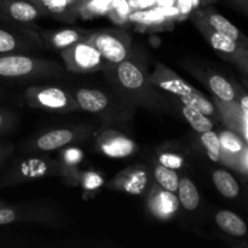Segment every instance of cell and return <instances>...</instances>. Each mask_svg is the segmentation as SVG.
I'll return each mask as SVG.
<instances>
[{"instance_id":"cell-31","label":"cell","mask_w":248,"mask_h":248,"mask_svg":"<svg viewBox=\"0 0 248 248\" xmlns=\"http://www.w3.org/2000/svg\"><path fill=\"white\" fill-rule=\"evenodd\" d=\"M157 162L165 167H169L171 170H181L186 164L183 155L174 152H159L157 153Z\"/></svg>"},{"instance_id":"cell-36","label":"cell","mask_w":248,"mask_h":248,"mask_svg":"<svg viewBox=\"0 0 248 248\" xmlns=\"http://www.w3.org/2000/svg\"><path fill=\"white\" fill-rule=\"evenodd\" d=\"M0 207H2V206H0Z\"/></svg>"},{"instance_id":"cell-22","label":"cell","mask_w":248,"mask_h":248,"mask_svg":"<svg viewBox=\"0 0 248 248\" xmlns=\"http://www.w3.org/2000/svg\"><path fill=\"white\" fill-rule=\"evenodd\" d=\"M0 10L14 22L28 24L43 17V12L28 0H0Z\"/></svg>"},{"instance_id":"cell-30","label":"cell","mask_w":248,"mask_h":248,"mask_svg":"<svg viewBox=\"0 0 248 248\" xmlns=\"http://www.w3.org/2000/svg\"><path fill=\"white\" fill-rule=\"evenodd\" d=\"M199 140H200L201 145H202V148L205 149L206 155L208 156V159L212 160L213 162H220V154H222V150H220V142L217 133L213 130L201 132Z\"/></svg>"},{"instance_id":"cell-16","label":"cell","mask_w":248,"mask_h":248,"mask_svg":"<svg viewBox=\"0 0 248 248\" xmlns=\"http://www.w3.org/2000/svg\"><path fill=\"white\" fill-rule=\"evenodd\" d=\"M35 5L44 16H51L65 23H73L81 16L89 0H28Z\"/></svg>"},{"instance_id":"cell-11","label":"cell","mask_w":248,"mask_h":248,"mask_svg":"<svg viewBox=\"0 0 248 248\" xmlns=\"http://www.w3.org/2000/svg\"><path fill=\"white\" fill-rule=\"evenodd\" d=\"M154 183L152 171L145 165H132L106 182L104 186L108 190L120 191L130 195L145 196L150 186Z\"/></svg>"},{"instance_id":"cell-27","label":"cell","mask_w":248,"mask_h":248,"mask_svg":"<svg viewBox=\"0 0 248 248\" xmlns=\"http://www.w3.org/2000/svg\"><path fill=\"white\" fill-rule=\"evenodd\" d=\"M212 182L220 195L227 199H235L240 194V186L236 179L227 170L218 169L212 173Z\"/></svg>"},{"instance_id":"cell-20","label":"cell","mask_w":248,"mask_h":248,"mask_svg":"<svg viewBox=\"0 0 248 248\" xmlns=\"http://www.w3.org/2000/svg\"><path fill=\"white\" fill-rule=\"evenodd\" d=\"M128 18L140 31L155 33V31H171L173 28V19L169 15L162 14L157 10H147L131 14Z\"/></svg>"},{"instance_id":"cell-34","label":"cell","mask_w":248,"mask_h":248,"mask_svg":"<svg viewBox=\"0 0 248 248\" xmlns=\"http://www.w3.org/2000/svg\"><path fill=\"white\" fill-rule=\"evenodd\" d=\"M12 153V147H10V148H7L6 150H0V160H1V157H2V155H5V154H11Z\"/></svg>"},{"instance_id":"cell-21","label":"cell","mask_w":248,"mask_h":248,"mask_svg":"<svg viewBox=\"0 0 248 248\" xmlns=\"http://www.w3.org/2000/svg\"><path fill=\"white\" fill-rule=\"evenodd\" d=\"M213 102L217 104V108L219 110V115L222 120L224 121L228 128L237 135L241 136L245 140H247V124L248 115H245L240 109L237 99L234 102H223L218 98H213Z\"/></svg>"},{"instance_id":"cell-24","label":"cell","mask_w":248,"mask_h":248,"mask_svg":"<svg viewBox=\"0 0 248 248\" xmlns=\"http://www.w3.org/2000/svg\"><path fill=\"white\" fill-rule=\"evenodd\" d=\"M205 82L213 92L216 98L223 102H234L237 99V90L232 82L217 73H207Z\"/></svg>"},{"instance_id":"cell-1","label":"cell","mask_w":248,"mask_h":248,"mask_svg":"<svg viewBox=\"0 0 248 248\" xmlns=\"http://www.w3.org/2000/svg\"><path fill=\"white\" fill-rule=\"evenodd\" d=\"M102 72L111 90L132 106L154 114H170L174 110L173 102L150 82L147 57L138 47H133L123 62L108 63Z\"/></svg>"},{"instance_id":"cell-29","label":"cell","mask_w":248,"mask_h":248,"mask_svg":"<svg viewBox=\"0 0 248 248\" xmlns=\"http://www.w3.org/2000/svg\"><path fill=\"white\" fill-rule=\"evenodd\" d=\"M104 183H106V181H104L103 176L98 172L93 171V170L80 171L79 178H78V186H80L84 190V198H86L87 194H90V196L93 195V193L103 188Z\"/></svg>"},{"instance_id":"cell-7","label":"cell","mask_w":248,"mask_h":248,"mask_svg":"<svg viewBox=\"0 0 248 248\" xmlns=\"http://www.w3.org/2000/svg\"><path fill=\"white\" fill-rule=\"evenodd\" d=\"M27 106L56 114H69L80 108L72 92L56 86H29L24 91Z\"/></svg>"},{"instance_id":"cell-3","label":"cell","mask_w":248,"mask_h":248,"mask_svg":"<svg viewBox=\"0 0 248 248\" xmlns=\"http://www.w3.org/2000/svg\"><path fill=\"white\" fill-rule=\"evenodd\" d=\"M153 86L173 102H181L198 109L207 116L216 115V107L199 90L182 79L176 72L162 63H157L149 74Z\"/></svg>"},{"instance_id":"cell-15","label":"cell","mask_w":248,"mask_h":248,"mask_svg":"<svg viewBox=\"0 0 248 248\" xmlns=\"http://www.w3.org/2000/svg\"><path fill=\"white\" fill-rule=\"evenodd\" d=\"M145 199L148 211L157 220H170L178 212L179 201L177 194L161 188L155 182L148 190Z\"/></svg>"},{"instance_id":"cell-9","label":"cell","mask_w":248,"mask_h":248,"mask_svg":"<svg viewBox=\"0 0 248 248\" xmlns=\"http://www.w3.org/2000/svg\"><path fill=\"white\" fill-rule=\"evenodd\" d=\"M64 220V213L47 203H22L14 207H0V225L12 223H41L56 225Z\"/></svg>"},{"instance_id":"cell-8","label":"cell","mask_w":248,"mask_h":248,"mask_svg":"<svg viewBox=\"0 0 248 248\" xmlns=\"http://www.w3.org/2000/svg\"><path fill=\"white\" fill-rule=\"evenodd\" d=\"M108 63L123 62L132 52V35L120 28L92 31L87 39Z\"/></svg>"},{"instance_id":"cell-23","label":"cell","mask_w":248,"mask_h":248,"mask_svg":"<svg viewBox=\"0 0 248 248\" xmlns=\"http://www.w3.org/2000/svg\"><path fill=\"white\" fill-rule=\"evenodd\" d=\"M215 222L222 232L230 236L240 239V237H245L247 235V225L245 220L232 211H218L215 216Z\"/></svg>"},{"instance_id":"cell-25","label":"cell","mask_w":248,"mask_h":248,"mask_svg":"<svg viewBox=\"0 0 248 248\" xmlns=\"http://www.w3.org/2000/svg\"><path fill=\"white\" fill-rule=\"evenodd\" d=\"M173 103H176L174 109H178L179 113L182 114V116L186 119V123L191 126L194 131L201 133L213 128V123L210 116L205 115L201 111H199L198 109L181 103V102H173Z\"/></svg>"},{"instance_id":"cell-13","label":"cell","mask_w":248,"mask_h":248,"mask_svg":"<svg viewBox=\"0 0 248 248\" xmlns=\"http://www.w3.org/2000/svg\"><path fill=\"white\" fill-rule=\"evenodd\" d=\"M93 142L99 153L114 159L128 157L137 152L135 140L116 128H97Z\"/></svg>"},{"instance_id":"cell-2","label":"cell","mask_w":248,"mask_h":248,"mask_svg":"<svg viewBox=\"0 0 248 248\" xmlns=\"http://www.w3.org/2000/svg\"><path fill=\"white\" fill-rule=\"evenodd\" d=\"M72 93L80 110L97 116L101 120L102 128L126 127L132 123L137 110V107L126 102L114 91L82 87Z\"/></svg>"},{"instance_id":"cell-6","label":"cell","mask_w":248,"mask_h":248,"mask_svg":"<svg viewBox=\"0 0 248 248\" xmlns=\"http://www.w3.org/2000/svg\"><path fill=\"white\" fill-rule=\"evenodd\" d=\"M190 19L198 31L202 34L203 38L208 43V45L225 61L234 63L235 65L241 69L244 75L248 72V46L242 45L232 39L228 38L224 34L211 28L203 19H201L194 12L190 14Z\"/></svg>"},{"instance_id":"cell-33","label":"cell","mask_w":248,"mask_h":248,"mask_svg":"<svg viewBox=\"0 0 248 248\" xmlns=\"http://www.w3.org/2000/svg\"><path fill=\"white\" fill-rule=\"evenodd\" d=\"M232 4H235L236 6H239L240 9L244 10V12H247L248 7V0H232Z\"/></svg>"},{"instance_id":"cell-26","label":"cell","mask_w":248,"mask_h":248,"mask_svg":"<svg viewBox=\"0 0 248 248\" xmlns=\"http://www.w3.org/2000/svg\"><path fill=\"white\" fill-rule=\"evenodd\" d=\"M179 205L183 206L186 211H195L200 205V194L198 188L190 178H179L178 190H177Z\"/></svg>"},{"instance_id":"cell-35","label":"cell","mask_w":248,"mask_h":248,"mask_svg":"<svg viewBox=\"0 0 248 248\" xmlns=\"http://www.w3.org/2000/svg\"><path fill=\"white\" fill-rule=\"evenodd\" d=\"M199 1H200L201 5L206 6V5H210V4H212V2L218 1V0H199Z\"/></svg>"},{"instance_id":"cell-5","label":"cell","mask_w":248,"mask_h":248,"mask_svg":"<svg viewBox=\"0 0 248 248\" xmlns=\"http://www.w3.org/2000/svg\"><path fill=\"white\" fill-rule=\"evenodd\" d=\"M96 130L97 128L93 125H73L53 128L28 140L24 144V150L28 154L58 152L68 145H73L74 143L93 137Z\"/></svg>"},{"instance_id":"cell-17","label":"cell","mask_w":248,"mask_h":248,"mask_svg":"<svg viewBox=\"0 0 248 248\" xmlns=\"http://www.w3.org/2000/svg\"><path fill=\"white\" fill-rule=\"evenodd\" d=\"M84 160V152L80 148L74 145H68L60 150L57 161L58 177L62 178L65 184L70 186H78V178L81 170L79 169V165Z\"/></svg>"},{"instance_id":"cell-28","label":"cell","mask_w":248,"mask_h":248,"mask_svg":"<svg viewBox=\"0 0 248 248\" xmlns=\"http://www.w3.org/2000/svg\"><path fill=\"white\" fill-rule=\"evenodd\" d=\"M152 174L155 183L159 184L161 188L171 191V193L177 194L179 184V176L174 170L162 166L159 162H156V164L153 165Z\"/></svg>"},{"instance_id":"cell-32","label":"cell","mask_w":248,"mask_h":248,"mask_svg":"<svg viewBox=\"0 0 248 248\" xmlns=\"http://www.w3.org/2000/svg\"><path fill=\"white\" fill-rule=\"evenodd\" d=\"M14 116L0 111V130H2V128L6 127V126H11L12 124H14Z\"/></svg>"},{"instance_id":"cell-4","label":"cell","mask_w":248,"mask_h":248,"mask_svg":"<svg viewBox=\"0 0 248 248\" xmlns=\"http://www.w3.org/2000/svg\"><path fill=\"white\" fill-rule=\"evenodd\" d=\"M65 72L61 63L33 53H0V78L36 80L60 78Z\"/></svg>"},{"instance_id":"cell-14","label":"cell","mask_w":248,"mask_h":248,"mask_svg":"<svg viewBox=\"0 0 248 248\" xmlns=\"http://www.w3.org/2000/svg\"><path fill=\"white\" fill-rule=\"evenodd\" d=\"M220 142V162L234 171L246 176L248 171L247 140L232 130H224L218 135Z\"/></svg>"},{"instance_id":"cell-10","label":"cell","mask_w":248,"mask_h":248,"mask_svg":"<svg viewBox=\"0 0 248 248\" xmlns=\"http://www.w3.org/2000/svg\"><path fill=\"white\" fill-rule=\"evenodd\" d=\"M60 55L65 70L74 74L102 72L108 64L101 53L87 40L80 41L64 50H61Z\"/></svg>"},{"instance_id":"cell-18","label":"cell","mask_w":248,"mask_h":248,"mask_svg":"<svg viewBox=\"0 0 248 248\" xmlns=\"http://www.w3.org/2000/svg\"><path fill=\"white\" fill-rule=\"evenodd\" d=\"M92 31L81 28H64L57 31H39L38 34L45 47L64 50L74 44L87 40Z\"/></svg>"},{"instance_id":"cell-19","label":"cell","mask_w":248,"mask_h":248,"mask_svg":"<svg viewBox=\"0 0 248 248\" xmlns=\"http://www.w3.org/2000/svg\"><path fill=\"white\" fill-rule=\"evenodd\" d=\"M194 14L198 15L201 19H203L215 31L224 34L228 38L232 39V40L237 41V43L242 44V45L248 46L247 36L234 23H232L229 19L225 18L223 15H220L216 10L210 9V7H202V9L195 10Z\"/></svg>"},{"instance_id":"cell-12","label":"cell","mask_w":248,"mask_h":248,"mask_svg":"<svg viewBox=\"0 0 248 248\" xmlns=\"http://www.w3.org/2000/svg\"><path fill=\"white\" fill-rule=\"evenodd\" d=\"M57 174V161L55 159L35 154L34 156L22 157L19 161H17L10 170L7 181L10 184H22Z\"/></svg>"}]
</instances>
